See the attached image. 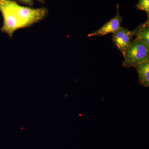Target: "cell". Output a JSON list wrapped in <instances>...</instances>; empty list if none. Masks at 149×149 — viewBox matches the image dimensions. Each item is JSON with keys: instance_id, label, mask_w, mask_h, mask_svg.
<instances>
[{"instance_id": "cell-4", "label": "cell", "mask_w": 149, "mask_h": 149, "mask_svg": "<svg viewBox=\"0 0 149 149\" xmlns=\"http://www.w3.org/2000/svg\"><path fill=\"white\" fill-rule=\"evenodd\" d=\"M117 8V13L115 17L107 22L100 29L88 35V37L102 36L110 33L112 34L121 27L122 17L119 14L118 6Z\"/></svg>"}, {"instance_id": "cell-2", "label": "cell", "mask_w": 149, "mask_h": 149, "mask_svg": "<svg viewBox=\"0 0 149 149\" xmlns=\"http://www.w3.org/2000/svg\"><path fill=\"white\" fill-rule=\"evenodd\" d=\"M123 57L122 66L125 68L134 67L146 61L149 60V45L136 38L132 41Z\"/></svg>"}, {"instance_id": "cell-1", "label": "cell", "mask_w": 149, "mask_h": 149, "mask_svg": "<svg viewBox=\"0 0 149 149\" xmlns=\"http://www.w3.org/2000/svg\"><path fill=\"white\" fill-rule=\"evenodd\" d=\"M0 12L3 19L0 30L11 39L16 30L32 27L45 19L48 10L22 6L13 0H0Z\"/></svg>"}, {"instance_id": "cell-7", "label": "cell", "mask_w": 149, "mask_h": 149, "mask_svg": "<svg viewBox=\"0 0 149 149\" xmlns=\"http://www.w3.org/2000/svg\"><path fill=\"white\" fill-rule=\"evenodd\" d=\"M136 8L143 10L147 13L148 18L149 16V0H139Z\"/></svg>"}, {"instance_id": "cell-5", "label": "cell", "mask_w": 149, "mask_h": 149, "mask_svg": "<svg viewBox=\"0 0 149 149\" xmlns=\"http://www.w3.org/2000/svg\"><path fill=\"white\" fill-rule=\"evenodd\" d=\"M139 75L140 83L144 87L149 86V60L134 66Z\"/></svg>"}, {"instance_id": "cell-3", "label": "cell", "mask_w": 149, "mask_h": 149, "mask_svg": "<svg viewBox=\"0 0 149 149\" xmlns=\"http://www.w3.org/2000/svg\"><path fill=\"white\" fill-rule=\"evenodd\" d=\"M113 42L123 56L130 46L134 37L133 31H130L125 27H120L116 32L112 33Z\"/></svg>"}, {"instance_id": "cell-8", "label": "cell", "mask_w": 149, "mask_h": 149, "mask_svg": "<svg viewBox=\"0 0 149 149\" xmlns=\"http://www.w3.org/2000/svg\"><path fill=\"white\" fill-rule=\"evenodd\" d=\"M17 1L22 3L31 7V8L33 6V4H34V0H17Z\"/></svg>"}, {"instance_id": "cell-9", "label": "cell", "mask_w": 149, "mask_h": 149, "mask_svg": "<svg viewBox=\"0 0 149 149\" xmlns=\"http://www.w3.org/2000/svg\"><path fill=\"white\" fill-rule=\"evenodd\" d=\"M38 1H39L40 2L42 3H44L45 2V0H38Z\"/></svg>"}, {"instance_id": "cell-6", "label": "cell", "mask_w": 149, "mask_h": 149, "mask_svg": "<svg viewBox=\"0 0 149 149\" xmlns=\"http://www.w3.org/2000/svg\"><path fill=\"white\" fill-rule=\"evenodd\" d=\"M134 36L136 39L143 41L149 45V18L143 24H140L133 30Z\"/></svg>"}]
</instances>
